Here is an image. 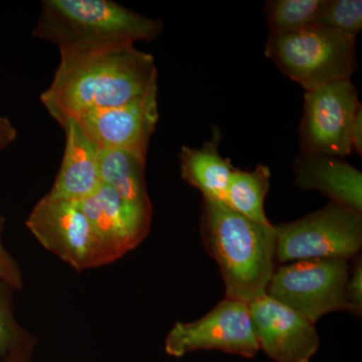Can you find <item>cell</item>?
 Masks as SVG:
<instances>
[{"mask_svg": "<svg viewBox=\"0 0 362 362\" xmlns=\"http://www.w3.org/2000/svg\"><path fill=\"white\" fill-rule=\"evenodd\" d=\"M6 220L0 214V281L6 283L14 290H21L23 288V273L16 259L7 251L2 242Z\"/></svg>", "mask_w": 362, "mask_h": 362, "instance_id": "cell-21", "label": "cell"}, {"mask_svg": "<svg viewBox=\"0 0 362 362\" xmlns=\"http://www.w3.org/2000/svg\"><path fill=\"white\" fill-rule=\"evenodd\" d=\"M33 349L16 350L0 362H30Z\"/></svg>", "mask_w": 362, "mask_h": 362, "instance_id": "cell-25", "label": "cell"}, {"mask_svg": "<svg viewBox=\"0 0 362 362\" xmlns=\"http://www.w3.org/2000/svg\"><path fill=\"white\" fill-rule=\"evenodd\" d=\"M99 165L102 185L115 190L124 201L152 211L145 178L146 161L128 152L99 150Z\"/></svg>", "mask_w": 362, "mask_h": 362, "instance_id": "cell-16", "label": "cell"}, {"mask_svg": "<svg viewBox=\"0 0 362 362\" xmlns=\"http://www.w3.org/2000/svg\"><path fill=\"white\" fill-rule=\"evenodd\" d=\"M66 143L63 160L54 185L47 194L80 202L101 187L99 149L88 139L74 120L64 125Z\"/></svg>", "mask_w": 362, "mask_h": 362, "instance_id": "cell-14", "label": "cell"}, {"mask_svg": "<svg viewBox=\"0 0 362 362\" xmlns=\"http://www.w3.org/2000/svg\"><path fill=\"white\" fill-rule=\"evenodd\" d=\"M158 119L156 88L129 103L87 112L73 120L98 149L128 152L146 161Z\"/></svg>", "mask_w": 362, "mask_h": 362, "instance_id": "cell-10", "label": "cell"}, {"mask_svg": "<svg viewBox=\"0 0 362 362\" xmlns=\"http://www.w3.org/2000/svg\"><path fill=\"white\" fill-rule=\"evenodd\" d=\"M201 233L218 263L226 298L249 304L267 295L275 272L276 230L242 216L221 202L204 199Z\"/></svg>", "mask_w": 362, "mask_h": 362, "instance_id": "cell-2", "label": "cell"}, {"mask_svg": "<svg viewBox=\"0 0 362 362\" xmlns=\"http://www.w3.org/2000/svg\"><path fill=\"white\" fill-rule=\"evenodd\" d=\"M199 350H218L252 358L259 351L249 304L226 298L192 322H177L165 339V351L183 357Z\"/></svg>", "mask_w": 362, "mask_h": 362, "instance_id": "cell-8", "label": "cell"}, {"mask_svg": "<svg viewBox=\"0 0 362 362\" xmlns=\"http://www.w3.org/2000/svg\"><path fill=\"white\" fill-rule=\"evenodd\" d=\"M220 141V134L216 132L201 148L183 146L180 154V175L199 189L204 199L223 202L235 168L230 159L223 158L218 152Z\"/></svg>", "mask_w": 362, "mask_h": 362, "instance_id": "cell-15", "label": "cell"}, {"mask_svg": "<svg viewBox=\"0 0 362 362\" xmlns=\"http://www.w3.org/2000/svg\"><path fill=\"white\" fill-rule=\"evenodd\" d=\"M259 350L275 362H310L320 339L315 324L268 295L249 303Z\"/></svg>", "mask_w": 362, "mask_h": 362, "instance_id": "cell-11", "label": "cell"}, {"mask_svg": "<svg viewBox=\"0 0 362 362\" xmlns=\"http://www.w3.org/2000/svg\"><path fill=\"white\" fill-rule=\"evenodd\" d=\"M345 301L347 312L361 316L362 313V262L357 259L350 268L349 279L345 286Z\"/></svg>", "mask_w": 362, "mask_h": 362, "instance_id": "cell-22", "label": "cell"}, {"mask_svg": "<svg viewBox=\"0 0 362 362\" xmlns=\"http://www.w3.org/2000/svg\"><path fill=\"white\" fill-rule=\"evenodd\" d=\"M18 138V131L6 117L0 116V151L13 144Z\"/></svg>", "mask_w": 362, "mask_h": 362, "instance_id": "cell-23", "label": "cell"}, {"mask_svg": "<svg viewBox=\"0 0 362 362\" xmlns=\"http://www.w3.org/2000/svg\"><path fill=\"white\" fill-rule=\"evenodd\" d=\"M314 25L356 37L362 30L361 0H324Z\"/></svg>", "mask_w": 362, "mask_h": 362, "instance_id": "cell-20", "label": "cell"}, {"mask_svg": "<svg viewBox=\"0 0 362 362\" xmlns=\"http://www.w3.org/2000/svg\"><path fill=\"white\" fill-rule=\"evenodd\" d=\"M276 262L357 258L362 247V216L329 202L300 220L274 226Z\"/></svg>", "mask_w": 362, "mask_h": 362, "instance_id": "cell-5", "label": "cell"}, {"mask_svg": "<svg viewBox=\"0 0 362 362\" xmlns=\"http://www.w3.org/2000/svg\"><path fill=\"white\" fill-rule=\"evenodd\" d=\"M16 290L0 281V361L16 350L33 349L35 339L16 321L13 313Z\"/></svg>", "mask_w": 362, "mask_h": 362, "instance_id": "cell-19", "label": "cell"}, {"mask_svg": "<svg viewBox=\"0 0 362 362\" xmlns=\"http://www.w3.org/2000/svg\"><path fill=\"white\" fill-rule=\"evenodd\" d=\"M162 30L161 21L112 0H44L33 37L56 45L59 56L71 57L151 42Z\"/></svg>", "mask_w": 362, "mask_h": 362, "instance_id": "cell-3", "label": "cell"}, {"mask_svg": "<svg viewBox=\"0 0 362 362\" xmlns=\"http://www.w3.org/2000/svg\"><path fill=\"white\" fill-rule=\"evenodd\" d=\"M356 37L312 25L269 35L266 57L306 92L350 80L356 71Z\"/></svg>", "mask_w": 362, "mask_h": 362, "instance_id": "cell-4", "label": "cell"}, {"mask_svg": "<svg viewBox=\"0 0 362 362\" xmlns=\"http://www.w3.org/2000/svg\"><path fill=\"white\" fill-rule=\"evenodd\" d=\"M25 226L47 251L77 272L115 262L78 202L47 194L33 206Z\"/></svg>", "mask_w": 362, "mask_h": 362, "instance_id": "cell-6", "label": "cell"}, {"mask_svg": "<svg viewBox=\"0 0 362 362\" xmlns=\"http://www.w3.org/2000/svg\"><path fill=\"white\" fill-rule=\"evenodd\" d=\"M270 180V169L264 164H259L252 171L235 169L223 204L250 220L271 225L264 209L271 187Z\"/></svg>", "mask_w": 362, "mask_h": 362, "instance_id": "cell-17", "label": "cell"}, {"mask_svg": "<svg viewBox=\"0 0 362 362\" xmlns=\"http://www.w3.org/2000/svg\"><path fill=\"white\" fill-rule=\"evenodd\" d=\"M349 273L346 259L293 262L274 272L267 295L315 324L331 312L347 311L345 286Z\"/></svg>", "mask_w": 362, "mask_h": 362, "instance_id": "cell-7", "label": "cell"}, {"mask_svg": "<svg viewBox=\"0 0 362 362\" xmlns=\"http://www.w3.org/2000/svg\"><path fill=\"white\" fill-rule=\"evenodd\" d=\"M324 0H271L265 8L270 35H282L314 25Z\"/></svg>", "mask_w": 362, "mask_h": 362, "instance_id": "cell-18", "label": "cell"}, {"mask_svg": "<svg viewBox=\"0 0 362 362\" xmlns=\"http://www.w3.org/2000/svg\"><path fill=\"white\" fill-rule=\"evenodd\" d=\"M78 204L115 261L148 235L152 211L124 201L107 185Z\"/></svg>", "mask_w": 362, "mask_h": 362, "instance_id": "cell-12", "label": "cell"}, {"mask_svg": "<svg viewBox=\"0 0 362 362\" xmlns=\"http://www.w3.org/2000/svg\"><path fill=\"white\" fill-rule=\"evenodd\" d=\"M351 81L306 92L300 125L302 153L342 157L351 153V128L361 106Z\"/></svg>", "mask_w": 362, "mask_h": 362, "instance_id": "cell-9", "label": "cell"}, {"mask_svg": "<svg viewBox=\"0 0 362 362\" xmlns=\"http://www.w3.org/2000/svg\"><path fill=\"white\" fill-rule=\"evenodd\" d=\"M351 144L352 150L357 154H362V107H359L356 116H354V123L351 128Z\"/></svg>", "mask_w": 362, "mask_h": 362, "instance_id": "cell-24", "label": "cell"}, {"mask_svg": "<svg viewBox=\"0 0 362 362\" xmlns=\"http://www.w3.org/2000/svg\"><path fill=\"white\" fill-rule=\"evenodd\" d=\"M158 88L153 57L135 45L61 57L51 85L40 102L62 127L87 112L139 99Z\"/></svg>", "mask_w": 362, "mask_h": 362, "instance_id": "cell-1", "label": "cell"}, {"mask_svg": "<svg viewBox=\"0 0 362 362\" xmlns=\"http://www.w3.org/2000/svg\"><path fill=\"white\" fill-rule=\"evenodd\" d=\"M294 183L316 190L331 202L362 213V173L339 157L302 153L293 163Z\"/></svg>", "mask_w": 362, "mask_h": 362, "instance_id": "cell-13", "label": "cell"}]
</instances>
